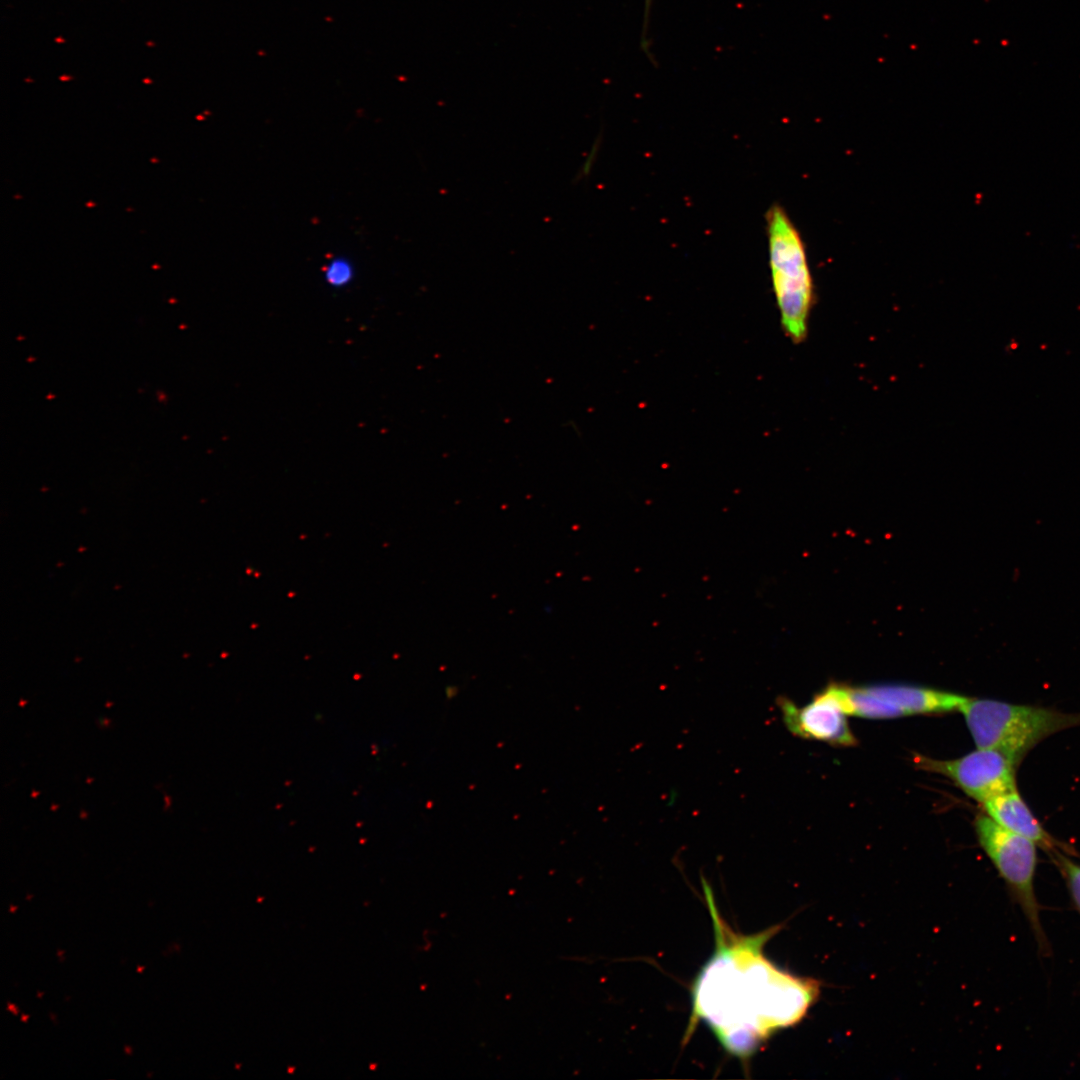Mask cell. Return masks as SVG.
Segmentation results:
<instances>
[{
    "instance_id": "cell-7",
    "label": "cell",
    "mask_w": 1080,
    "mask_h": 1080,
    "mask_svg": "<svg viewBox=\"0 0 1080 1080\" xmlns=\"http://www.w3.org/2000/svg\"><path fill=\"white\" fill-rule=\"evenodd\" d=\"M982 805L985 814L1000 826L1029 839L1049 855L1055 851L1073 854V848L1054 838L1042 826L1017 789L996 796Z\"/></svg>"
},
{
    "instance_id": "cell-4",
    "label": "cell",
    "mask_w": 1080,
    "mask_h": 1080,
    "mask_svg": "<svg viewBox=\"0 0 1080 1080\" xmlns=\"http://www.w3.org/2000/svg\"><path fill=\"white\" fill-rule=\"evenodd\" d=\"M974 826L980 846L1025 915L1039 950L1047 954L1049 942L1041 922L1034 885L1038 846L1000 826L985 813L977 815Z\"/></svg>"
},
{
    "instance_id": "cell-13",
    "label": "cell",
    "mask_w": 1080,
    "mask_h": 1080,
    "mask_svg": "<svg viewBox=\"0 0 1080 1080\" xmlns=\"http://www.w3.org/2000/svg\"><path fill=\"white\" fill-rule=\"evenodd\" d=\"M27 1019H28V1015H25V1014H23V1015L21 1016V1020H22L23 1022H26V1021H27Z\"/></svg>"
},
{
    "instance_id": "cell-3",
    "label": "cell",
    "mask_w": 1080,
    "mask_h": 1080,
    "mask_svg": "<svg viewBox=\"0 0 1080 1080\" xmlns=\"http://www.w3.org/2000/svg\"><path fill=\"white\" fill-rule=\"evenodd\" d=\"M771 281L782 328L792 342L800 343L808 331L814 286L801 234L778 203L765 215Z\"/></svg>"
},
{
    "instance_id": "cell-11",
    "label": "cell",
    "mask_w": 1080,
    "mask_h": 1080,
    "mask_svg": "<svg viewBox=\"0 0 1080 1080\" xmlns=\"http://www.w3.org/2000/svg\"><path fill=\"white\" fill-rule=\"evenodd\" d=\"M7 1007H8L7 1009L12 1011L13 1014H15V1015L18 1014V1009H17V1007L15 1005H13L11 1003H8Z\"/></svg>"
},
{
    "instance_id": "cell-10",
    "label": "cell",
    "mask_w": 1080,
    "mask_h": 1080,
    "mask_svg": "<svg viewBox=\"0 0 1080 1080\" xmlns=\"http://www.w3.org/2000/svg\"><path fill=\"white\" fill-rule=\"evenodd\" d=\"M325 279L333 287L346 286L354 275L351 263L342 258H335L326 265Z\"/></svg>"
},
{
    "instance_id": "cell-14",
    "label": "cell",
    "mask_w": 1080,
    "mask_h": 1080,
    "mask_svg": "<svg viewBox=\"0 0 1080 1080\" xmlns=\"http://www.w3.org/2000/svg\"><path fill=\"white\" fill-rule=\"evenodd\" d=\"M16 909H17V907H15V906H10V911H11V912L15 911Z\"/></svg>"
},
{
    "instance_id": "cell-6",
    "label": "cell",
    "mask_w": 1080,
    "mask_h": 1080,
    "mask_svg": "<svg viewBox=\"0 0 1080 1080\" xmlns=\"http://www.w3.org/2000/svg\"><path fill=\"white\" fill-rule=\"evenodd\" d=\"M779 706L786 727L796 736L839 746L856 743L846 714L829 687L803 707L787 699H782Z\"/></svg>"
},
{
    "instance_id": "cell-1",
    "label": "cell",
    "mask_w": 1080,
    "mask_h": 1080,
    "mask_svg": "<svg viewBox=\"0 0 1080 1080\" xmlns=\"http://www.w3.org/2000/svg\"><path fill=\"white\" fill-rule=\"evenodd\" d=\"M702 882L715 950L693 983L685 1039L703 1021L729 1054L744 1061L774 1033L807 1015L820 994V984L793 975L765 957L764 945L780 926L752 935L735 932L719 914L710 886Z\"/></svg>"
},
{
    "instance_id": "cell-15",
    "label": "cell",
    "mask_w": 1080,
    "mask_h": 1080,
    "mask_svg": "<svg viewBox=\"0 0 1080 1080\" xmlns=\"http://www.w3.org/2000/svg\"><path fill=\"white\" fill-rule=\"evenodd\" d=\"M143 969H144V967H142V966H138V967H137V971H138V972H141V971H142Z\"/></svg>"
},
{
    "instance_id": "cell-8",
    "label": "cell",
    "mask_w": 1080,
    "mask_h": 1080,
    "mask_svg": "<svg viewBox=\"0 0 1080 1080\" xmlns=\"http://www.w3.org/2000/svg\"><path fill=\"white\" fill-rule=\"evenodd\" d=\"M863 688L895 707L902 716L959 711L967 699L954 693L902 684H879Z\"/></svg>"
},
{
    "instance_id": "cell-5",
    "label": "cell",
    "mask_w": 1080,
    "mask_h": 1080,
    "mask_svg": "<svg viewBox=\"0 0 1080 1080\" xmlns=\"http://www.w3.org/2000/svg\"><path fill=\"white\" fill-rule=\"evenodd\" d=\"M926 771L952 780L965 794L981 804L1017 789L1019 763L1005 753L991 748L977 750L953 760L924 756L914 759Z\"/></svg>"
},
{
    "instance_id": "cell-9",
    "label": "cell",
    "mask_w": 1080,
    "mask_h": 1080,
    "mask_svg": "<svg viewBox=\"0 0 1080 1080\" xmlns=\"http://www.w3.org/2000/svg\"><path fill=\"white\" fill-rule=\"evenodd\" d=\"M1050 857L1062 875L1073 905L1080 914V864L1063 851H1055Z\"/></svg>"
},
{
    "instance_id": "cell-16",
    "label": "cell",
    "mask_w": 1080,
    "mask_h": 1080,
    "mask_svg": "<svg viewBox=\"0 0 1080 1080\" xmlns=\"http://www.w3.org/2000/svg\"><path fill=\"white\" fill-rule=\"evenodd\" d=\"M651 0H646V8L648 9Z\"/></svg>"
},
{
    "instance_id": "cell-2",
    "label": "cell",
    "mask_w": 1080,
    "mask_h": 1080,
    "mask_svg": "<svg viewBox=\"0 0 1080 1080\" xmlns=\"http://www.w3.org/2000/svg\"><path fill=\"white\" fill-rule=\"evenodd\" d=\"M977 748H991L1020 763L1045 738L1080 726V713L968 698L959 710Z\"/></svg>"
},
{
    "instance_id": "cell-12",
    "label": "cell",
    "mask_w": 1080,
    "mask_h": 1080,
    "mask_svg": "<svg viewBox=\"0 0 1080 1080\" xmlns=\"http://www.w3.org/2000/svg\"><path fill=\"white\" fill-rule=\"evenodd\" d=\"M124 1049H125V1051H126V1053H127L128 1055H130V1054H131V1047H130V1046H125V1048H124Z\"/></svg>"
}]
</instances>
